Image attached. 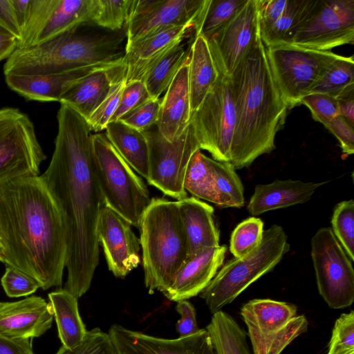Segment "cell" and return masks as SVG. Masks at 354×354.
Listing matches in <instances>:
<instances>
[{
	"instance_id": "cell-17",
	"label": "cell",
	"mask_w": 354,
	"mask_h": 354,
	"mask_svg": "<svg viewBox=\"0 0 354 354\" xmlns=\"http://www.w3.org/2000/svg\"><path fill=\"white\" fill-rule=\"evenodd\" d=\"M97 237L103 248L109 270L116 277H125L140 263V239L131 224L106 205L99 216Z\"/></svg>"
},
{
	"instance_id": "cell-53",
	"label": "cell",
	"mask_w": 354,
	"mask_h": 354,
	"mask_svg": "<svg viewBox=\"0 0 354 354\" xmlns=\"http://www.w3.org/2000/svg\"><path fill=\"white\" fill-rule=\"evenodd\" d=\"M0 354H34L32 339L8 340L0 337Z\"/></svg>"
},
{
	"instance_id": "cell-45",
	"label": "cell",
	"mask_w": 354,
	"mask_h": 354,
	"mask_svg": "<svg viewBox=\"0 0 354 354\" xmlns=\"http://www.w3.org/2000/svg\"><path fill=\"white\" fill-rule=\"evenodd\" d=\"M161 101L160 98H150L119 121L140 131H145L156 125L160 115Z\"/></svg>"
},
{
	"instance_id": "cell-11",
	"label": "cell",
	"mask_w": 354,
	"mask_h": 354,
	"mask_svg": "<svg viewBox=\"0 0 354 354\" xmlns=\"http://www.w3.org/2000/svg\"><path fill=\"white\" fill-rule=\"evenodd\" d=\"M235 108L229 77H218L191 122L201 149L209 152L214 160L228 162L235 127Z\"/></svg>"
},
{
	"instance_id": "cell-47",
	"label": "cell",
	"mask_w": 354,
	"mask_h": 354,
	"mask_svg": "<svg viewBox=\"0 0 354 354\" xmlns=\"http://www.w3.org/2000/svg\"><path fill=\"white\" fill-rule=\"evenodd\" d=\"M1 283L5 292L10 297L28 296L41 288L40 283L35 279L10 266H6Z\"/></svg>"
},
{
	"instance_id": "cell-49",
	"label": "cell",
	"mask_w": 354,
	"mask_h": 354,
	"mask_svg": "<svg viewBox=\"0 0 354 354\" xmlns=\"http://www.w3.org/2000/svg\"><path fill=\"white\" fill-rule=\"evenodd\" d=\"M337 139L343 153L348 156L354 153V125L339 115L324 126Z\"/></svg>"
},
{
	"instance_id": "cell-27",
	"label": "cell",
	"mask_w": 354,
	"mask_h": 354,
	"mask_svg": "<svg viewBox=\"0 0 354 354\" xmlns=\"http://www.w3.org/2000/svg\"><path fill=\"white\" fill-rule=\"evenodd\" d=\"M193 24L161 28L126 46L124 61L129 75L195 31Z\"/></svg>"
},
{
	"instance_id": "cell-8",
	"label": "cell",
	"mask_w": 354,
	"mask_h": 354,
	"mask_svg": "<svg viewBox=\"0 0 354 354\" xmlns=\"http://www.w3.org/2000/svg\"><path fill=\"white\" fill-rule=\"evenodd\" d=\"M270 68L288 110L301 104L330 65L341 57L330 50L294 44L266 46Z\"/></svg>"
},
{
	"instance_id": "cell-26",
	"label": "cell",
	"mask_w": 354,
	"mask_h": 354,
	"mask_svg": "<svg viewBox=\"0 0 354 354\" xmlns=\"http://www.w3.org/2000/svg\"><path fill=\"white\" fill-rule=\"evenodd\" d=\"M326 183H305L288 179L259 184L248 205V210L250 214L257 216L270 210L306 203L315 190Z\"/></svg>"
},
{
	"instance_id": "cell-50",
	"label": "cell",
	"mask_w": 354,
	"mask_h": 354,
	"mask_svg": "<svg viewBox=\"0 0 354 354\" xmlns=\"http://www.w3.org/2000/svg\"><path fill=\"white\" fill-rule=\"evenodd\" d=\"M176 310L181 315L176 324L180 337L191 335L200 330L196 322L195 308L190 302L187 300L178 301Z\"/></svg>"
},
{
	"instance_id": "cell-21",
	"label": "cell",
	"mask_w": 354,
	"mask_h": 354,
	"mask_svg": "<svg viewBox=\"0 0 354 354\" xmlns=\"http://www.w3.org/2000/svg\"><path fill=\"white\" fill-rule=\"evenodd\" d=\"M227 246L209 248L187 257L169 287L162 292L169 300L178 301L200 294L223 266Z\"/></svg>"
},
{
	"instance_id": "cell-32",
	"label": "cell",
	"mask_w": 354,
	"mask_h": 354,
	"mask_svg": "<svg viewBox=\"0 0 354 354\" xmlns=\"http://www.w3.org/2000/svg\"><path fill=\"white\" fill-rule=\"evenodd\" d=\"M189 49L183 41L169 48L140 75L151 98L158 99L167 89L181 66L189 57Z\"/></svg>"
},
{
	"instance_id": "cell-3",
	"label": "cell",
	"mask_w": 354,
	"mask_h": 354,
	"mask_svg": "<svg viewBox=\"0 0 354 354\" xmlns=\"http://www.w3.org/2000/svg\"><path fill=\"white\" fill-rule=\"evenodd\" d=\"M229 78L236 115L230 162L236 170L276 148L275 137L284 126L288 109L273 79L261 39Z\"/></svg>"
},
{
	"instance_id": "cell-1",
	"label": "cell",
	"mask_w": 354,
	"mask_h": 354,
	"mask_svg": "<svg viewBox=\"0 0 354 354\" xmlns=\"http://www.w3.org/2000/svg\"><path fill=\"white\" fill-rule=\"evenodd\" d=\"M50 164L41 176L64 223L68 276L64 288L77 299L90 288L99 262L97 225L106 206L95 176L93 134L87 122L61 104Z\"/></svg>"
},
{
	"instance_id": "cell-6",
	"label": "cell",
	"mask_w": 354,
	"mask_h": 354,
	"mask_svg": "<svg viewBox=\"0 0 354 354\" xmlns=\"http://www.w3.org/2000/svg\"><path fill=\"white\" fill-rule=\"evenodd\" d=\"M289 249L281 226L274 224L263 230L261 243L255 250L222 266L200 293L209 311L214 314L232 302L250 284L272 270Z\"/></svg>"
},
{
	"instance_id": "cell-44",
	"label": "cell",
	"mask_w": 354,
	"mask_h": 354,
	"mask_svg": "<svg viewBox=\"0 0 354 354\" xmlns=\"http://www.w3.org/2000/svg\"><path fill=\"white\" fill-rule=\"evenodd\" d=\"M327 354H354V312L342 313L336 319Z\"/></svg>"
},
{
	"instance_id": "cell-24",
	"label": "cell",
	"mask_w": 354,
	"mask_h": 354,
	"mask_svg": "<svg viewBox=\"0 0 354 354\" xmlns=\"http://www.w3.org/2000/svg\"><path fill=\"white\" fill-rule=\"evenodd\" d=\"M189 61V57L178 71L161 101L156 126L169 142L178 138L191 122Z\"/></svg>"
},
{
	"instance_id": "cell-18",
	"label": "cell",
	"mask_w": 354,
	"mask_h": 354,
	"mask_svg": "<svg viewBox=\"0 0 354 354\" xmlns=\"http://www.w3.org/2000/svg\"><path fill=\"white\" fill-rule=\"evenodd\" d=\"M319 0H257L261 39L266 46L292 44Z\"/></svg>"
},
{
	"instance_id": "cell-30",
	"label": "cell",
	"mask_w": 354,
	"mask_h": 354,
	"mask_svg": "<svg viewBox=\"0 0 354 354\" xmlns=\"http://www.w3.org/2000/svg\"><path fill=\"white\" fill-rule=\"evenodd\" d=\"M106 136L122 158L145 179L149 176V145L143 131L120 121L106 127Z\"/></svg>"
},
{
	"instance_id": "cell-54",
	"label": "cell",
	"mask_w": 354,
	"mask_h": 354,
	"mask_svg": "<svg viewBox=\"0 0 354 354\" xmlns=\"http://www.w3.org/2000/svg\"><path fill=\"white\" fill-rule=\"evenodd\" d=\"M10 2L15 19L22 33L29 17L31 0H10Z\"/></svg>"
},
{
	"instance_id": "cell-46",
	"label": "cell",
	"mask_w": 354,
	"mask_h": 354,
	"mask_svg": "<svg viewBox=\"0 0 354 354\" xmlns=\"http://www.w3.org/2000/svg\"><path fill=\"white\" fill-rule=\"evenodd\" d=\"M310 110L313 118L325 126L339 115L337 99L322 93H310L301 100Z\"/></svg>"
},
{
	"instance_id": "cell-48",
	"label": "cell",
	"mask_w": 354,
	"mask_h": 354,
	"mask_svg": "<svg viewBox=\"0 0 354 354\" xmlns=\"http://www.w3.org/2000/svg\"><path fill=\"white\" fill-rule=\"evenodd\" d=\"M150 98L149 93L142 80L127 82L122 92L117 109L109 122L118 121Z\"/></svg>"
},
{
	"instance_id": "cell-42",
	"label": "cell",
	"mask_w": 354,
	"mask_h": 354,
	"mask_svg": "<svg viewBox=\"0 0 354 354\" xmlns=\"http://www.w3.org/2000/svg\"><path fill=\"white\" fill-rule=\"evenodd\" d=\"M127 68L115 79L106 98L87 120L92 131L97 132L105 129L109 123L127 83Z\"/></svg>"
},
{
	"instance_id": "cell-4",
	"label": "cell",
	"mask_w": 354,
	"mask_h": 354,
	"mask_svg": "<svg viewBox=\"0 0 354 354\" xmlns=\"http://www.w3.org/2000/svg\"><path fill=\"white\" fill-rule=\"evenodd\" d=\"M78 29V28H77ZM77 29L40 44L17 48L4 64V75H42L122 59L120 41L109 35H83Z\"/></svg>"
},
{
	"instance_id": "cell-38",
	"label": "cell",
	"mask_w": 354,
	"mask_h": 354,
	"mask_svg": "<svg viewBox=\"0 0 354 354\" xmlns=\"http://www.w3.org/2000/svg\"><path fill=\"white\" fill-rule=\"evenodd\" d=\"M246 0H208L195 35L208 38L225 26Z\"/></svg>"
},
{
	"instance_id": "cell-10",
	"label": "cell",
	"mask_w": 354,
	"mask_h": 354,
	"mask_svg": "<svg viewBox=\"0 0 354 354\" xmlns=\"http://www.w3.org/2000/svg\"><path fill=\"white\" fill-rule=\"evenodd\" d=\"M45 159L29 117L15 108L0 109V185L39 175Z\"/></svg>"
},
{
	"instance_id": "cell-2",
	"label": "cell",
	"mask_w": 354,
	"mask_h": 354,
	"mask_svg": "<svg viewBox=\"0 0 354 354\" xmlns=\"http://www.w3.org/2000/svg\"><path fill=\"white\" fill-rule=\"evenodd\" d=\"M1 262L35 279L41 288L60 286L67 244L61 214L41 176L0 185Z\"/></svg>"
},
{
	"instance_id": "cell-25",
	"label": "cell",
	"mask_w": 354,
	"mask_h": 354,
	"mask_svg": "<svg viewBox=\"0 0 354 354\" xmlns=\"http://www.w3.org/2000/svg\"><path fill=\"white\" fill-rule=\"evenodd\" d=\"M177 203L187 242V257L219 246V231L214 221L213 207L193 196H187Z\"/></svg>"
},
{
	"instance_id": "cell-41",
	"label": "cell",
	"mask_w": 354,
	"mask_h": 354,
	"mask_svg": "<svg viewBox=\"0 0 354 354\" xmlns=\"http://www.w3.org/2000/svg\"><path fill=\"white\" fill-rule=\"evenodd\" d=\"M131 0H97L92 23L111 30L120 29L129 15Z\"/></svg>"
},
{
	"instance_id": "cell-36",
	"label": "cell",
	"mask_w": 354,
	"mask_h": 354,
	"mask_svg": "<svg viewBox=\"0 0 354 354\" xmlns=\"http://www.w3.org/2000/svg\"><path fill=\"white\" fill-rule=\"evenodd\" d=\"M308 322L304 315H297L279 331L271 335L248 332L254 354H281L296 337L306 332Z\"/></svg>"
},
{
	"instance_id": "cell-22",
	"label": "cell",
	"mask_w": 354,
	"mask_h": 354,
	"mask_svg": "<svg viewBox=\"0 0 354 354\" xmlns=\"http://www.w3.org/2000/svg\"><path fill=\"white\" fill-rule=\"evenodd\" d=\"M124 62H102L80 67L71 71L42 75H6L8 86L24 97L40 102H59L64 91L73 82L100 68Z\"/></svg>"
},
{
	"instance_id": "cell-13",
	"label": "cell",
	"mask_w": 354,
	"mask_h": 354,
	"mask_svg": "<svg viewBox=\"0 0 354 354\" xmlns=\"http://www.w3.org/2000/svg\"><path fill=\"white\" fill-rule=\"evenodd\" d=\"M97 0H31L19 48L36 46L92 23Z\"/></svg>"
},
{
	"instance_id": "cell-34",
	"label": "cell",
	"mask_w": 354,
	"mask_h": 354,
	"mask_svg": "<svg viewBox=\"0 0 354 354\" xmlns=\"http://www.w3.org/2000/svg\"><path fill=\"white\" fill-rule=\"evenodd\" d=\"M214 204L221 207H241L245 204L243 187L235 169L228 162L212 159Z\"/></svg>"
},
{
	"instance_id": "cell-51",
	"label": "cell",
	"mask_w": 354,
	"mask_h": 354,
	"mask_svg": "<svg viewBox=\"0 0 354 354\" xmlns=\"http://www.w3.org/2000/svg\"><path fill=\"white\" fill-rule=\"evenodd\" d=\"M0 26L13 35L18 43L21 39V32L15 19L10 0H0Z\"/></svg>"
},
{
	"instance_id": "cell-33",
	"label": "cell",
	"mask_w": 354,
	"mask_h": 354,
	"mask_svg": "<svg viewBox=\"0 0 354 354\" xmlns=\"http://www.w3.org/2000/svg\"><path fill=\"white\" fill-rule=\"evenodd\" d=\"M206 329L216 354H252L246 333L228 313H214Z\"/></svg>"
},
{
	"instance_id": "cell-23",
	"label": "cell",
	"mask_w": 354,
	"mask_h": 354,
	"mask_svg": "<svg viewBox=\"0 0 354 354\" xmlns=\"http://www.w3.org/2000/svg\"><path fill=\"white\" fill-rule=\"evenodd\" d=\"M126 68L124 61L88 73L68 86L59 102L71 106L87 120L106 98L115 79Z\"/></svg>"
},
{
	"instance_id": "cell-9",
	"label": "cell",
	"mask_w": 354,
	"mask_h": 354,
	"mask_svg": "<svg viewBox=\"0 0 354 354\" xmlns=\"http://www.w3.org/2000/svg\"><path fill=\"white\" fill-rule=\"evenodd\" d=\"M143 132L149 145L148 183L178 201L187 197L185 171L194 153L201 149L192 122L172 142L160 134L156 125Z\"/></svg>"
},
{
	"instance_id": "cell-5",
	"label": "cell",
	"mask_w": 354,
	"mask_h": 354,
	"mask_svg": "<svg viewBox=\"0 0 354 354\" xmlns=\"http://www.w3.org/2000/svg\"><path fill=\"white\" fill-rule=\"evenodd\" d=\"M138 229L145 286L162 292L187 257L177 201L151 198Z\"/></svg>"
},
{
	"instance_id": "cell-31",
	"label": "cell",
	"mask_w": 354,
	"mask_h": 354,
	"mask_svg": "<svg viewBox=\"0 0 354 354\" xmlns=\"http://www.w3.org/2000/svg\"><path fill=\"white\" fill-rule=\"evenodd\" d=\"M48 299L62 346L71 348L84 338L87 331L79 313L77 299L65 289L49 293Z\"/></svg>"
},
{
	"instance_id": "cell-29",
	"label": "cell",
	"mask_w": 354,
	"mask_h": 354,
	"mask_svg": "<svg viewBox=\"0 0 354 354\" xmlns=\"http://www.w3.org/2000/svg\"><path fill=\"white\" fill-rule=\"evenodd\" d=\"M218 75L207 39L202 35H194L190 44L189 61L192 114L200 106Z\"/></svg>"
},
{
	"instance_id": "cell-28",
	"label": "cell",
	"mask_w": 354,
	"mask_h": 354,
	"mask_svg": "<svg viewBox=\"0 0 354 354\" xmlns=\"http://www.w3.org/2000/svg\"><path fill=\"white\" fill-rule=\"evenodd\" d=\"M292 304L270 299H254L243 305L241 315L248 332L271 335L281 330L297 315Z\"/></svg>"
},
{
	"instance_id": "cell-52",
	"label": "cell",
	"mask_w": 354,
	"mask_h": 354,
	"mask_svg": "<svg viewBox=\"0 0 354 354\" xmlns=\"http://www.w3.org/2000/svg\"><path fill=\"white\" fill-rule=\"evenodd\" d=\"M339 115L354 125V85L351 86L335 97Z\"/></svg>"
},
{
	"instance_id": "cell-19",
	"label": "cell",
	"mask_w": 354,
	"mask_h": 354,
	"mask_svg": "<svg viewBox=\"0 0 354 354\" xmlns=\"http://www.w3.org/2000/svg\"><path fill=\"white\" fill-rule=\"evenodd\" d=\"M118 354H216L207 329L177 339H164L113 324L108 333Z\"/></svg>"
},
{
	"instance_id": "cell-37",
	"label": "cell",
	"mask_w": 354,
	"mask_h": 354,
	"mask_svg": "<svg viewBox=\"0 0 354 354\" xmlns=\"http://www.w3.org/2000/svg\"><path fill=\"white\" fill-rule=\"evenodd\" d=\"M354 85L353 56L334 61L310 93H322L336 97L344 90Z\"/></svg>"
},
{
	"instance_id": "cell-43",
	"label": "cell",
	"mask_w": 354,
	"mask_h": 354,
	"mask_svg": "<svg viewBox=\"0 0 354 354\" xmlns=\"http://www.w3.org/2000/svg\"><path fill=\"white\" fill-rule=\"evenodd\" d=\"M56 354H118L109 333L98 328L86 331L84 338L74 347L62 346Z\"/></svg>"
},
{
	"instance_id": "cell-20",
	"label": "cell",
	"mask_w": 354,
	"mask_h": 354,
	"mask_svg": "<svg viewBox=\"0 0 354 354\" xmlns=\"http://www.w3.org/2000/svg\"><path fill=\"white\" fill-rule=\"evenodd\" d=\"M50 303L32 296L14 302H0V337L8 340L32 339L51 328Z\"/></svg>"
},
{
	"instance_id": "cell-12",
	"label": "cell",
	"mask_w": 354,
	"mask_h": 354,
	"mask_svg": "<svg viewBox=\"0 0 354 354\" xmlns=\"http://www.w3.org/2000/svg\"><path fill=\"white\" fill-rule=\"evenodd\" d=\"M311 257L319 292L333 309L354 301V270L330 227L319 228L311 239Z\"/></svg>"
},
{
	"instance_id": "cell-56",
	"label": "cell",
	"mask_w": 354,
	"mask_h": 354,
	"mask_svg": "<svg viewBox=\"0 0 354 354\" xmlns=\"http://www.w3.org/2000/svg\"><path fill=\"white\" fill-rule=\"evenodd\" d=\"M12 39H17L0 26V43Z\"/></svg>"
},
{
	"instance_id": "cell-15",
	"label": "cell",
	"mask_w": 354,
	"mask_h": 354,
	"mask_svg": "<svg viewBox=\"0 0 354 354\" xmlns=\"http://www.w3.org/2000/svg\"><path fill=\"white\" fill-rule=\"evenodd\" d=\"M354 43V0H319L292 43L318 50Z\"/></svg>"
},
{
	"instance_id": "cell-57",
	"label": "cell",
	"mask_w": 354,
	"mask_h": 354,
	"mask_svg": "<svg viewBox=\"0 0 354 354\" xmlns=\"http://www.w3.org/2000/svg\"><path fill=\"white\" fill-rule=\"evenodd\" d=\"M3 251H4L3 246V244L1 242V239L0 238V261H2V260H3Z\"/></svg>"
},
{
	"instance_id": "cell-40",
	"label": "cell",
	"mask_w": 354,
	"mask_h": 354,
	"mask_svg": "<svg viewBox=\"0 0 354 354\" xmlns=\"http://www.w3.org/2000/svg\"><path fill=\"white\" fill-rule=\"evenodd\" d=\"M332 231L343 250L354 261V201H343L334 208Z\"/></svg>"
},
{
	"instance_id": "cell-35",
	"label": "cell",
	"mask_w": 354,
	"mask_h": 354,
	"mask_svg": "<svg viewBox=\"0 0 354 354\" xmlns=\"http://www.w3.org/2000/svg\"><path fill=\"white\" fill-rule=\"evenodd\" d=\"M211 161L201 149L195 151L185 171L183 187L193 197L214 203Z\"/></svg>"
},
{
	"instance_id": "cell-55",
	"label": "cell",
	"mask_w": 354,
	"mask_h": 354,
	"mask_svg": "<svg viewBox=\"0 0 354 354\" xmlns=\"http://www.w3.org/2000/svg\"><path fill=\"white\" fill-rule=\"evenodd\" d=\"M18 45L17 39H12L0 43V62L8 59Z\"/></svg>"
},
{
	"instance_id": "cell-16",
	"label": "cell",
	"mask_w": 354,
	"mask_h": 354,
	"mask_svg": "<svg viewBox=\"0 0 354 354\" xmlns=\"http://www.w3.org/2000/svg\"><path fill=\"white\" fill-rule=\"evenodd\" d=\"M207 2L208 0H133L126 21V46L161 28L187 24L196 28Z\"/></svg>"
},
{
	"instance_id": "cell-39",
	"label": "cell",
	"mask_w": 354,
	"mask_h": 354,
	"mask_svg": "<svg viewBox=\"0 0 354 354\" xmlns=\"http://www.w3.org/2000/svg\"><path fill=\"white\" fill-rule=\"evenodd\" d=\"M263 222L254 216L248 218L239 223L232 232L230 250L234 258L243 257L261 243Z\"/></svg>"
},
{
	"instance_id": "cell-14",
	"label": "cell",
	"mask_w": 354,
	"mask_h": 354,
	"mask_svg": "<svg viewBox=\"0 0 354 354\" xmlns=\"http://www.w3.org/2000/svg\"><path fill=\"white\" fill-rule=\"evenodd\" d=\"M260 39L257 0H246L225 26L206 39L219 75L230 77Z\"/></svg>"
},
{
	"instance_id": "cell-7",
	"label": "cell",
	"mask_w": 354,
	"mask_h": 354,
	"mask_svg": "<svg viewBox=\"0 0 354 354\" xmlns=\"http://www.w3.org/2000/svg\"><path fill=\"white\" fill-rule=\"evenodd\" d=\"M93 149L95 176L106 205L139 228L151 199L145 183L105 133L93 134Z\"/></svg>"
}]
</instances>
